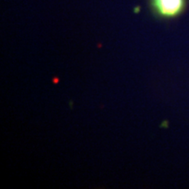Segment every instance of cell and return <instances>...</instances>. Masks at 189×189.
Segmentation results:
<instances>
[{"mask_svg":"<svg viewBox=\"0 0 189 189\" xmlns=\"http://www.w3.org/2000/svg\"><path fill=\"white\" fill-rule=\"evenodd\" d=\"M155 11L163 17H175L185 7V0H151Z\"/></svg>","mask_w":189,"mask_h":189,"instance_id":"cell-1","label":"cell"}]
</instances>
